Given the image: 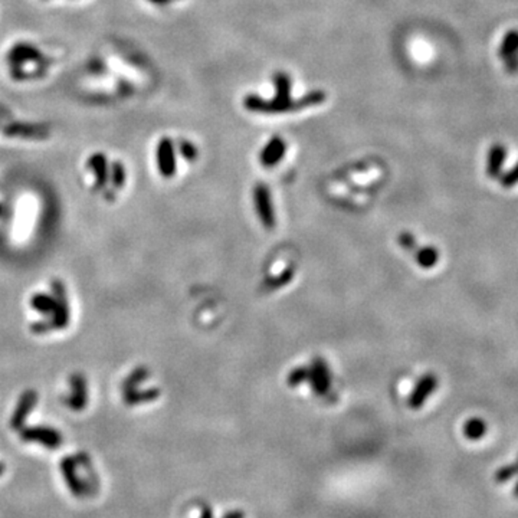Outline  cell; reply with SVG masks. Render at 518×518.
Listing matches in <instances>:
<instances>
[{
  "label": "cell",
  "mask_w": 518,
  "mask_h": 518,
  "mask_svg": "<svg viewBox=\"0 0 518 518\" xmlns=\"http://www.w3.org/2000/svg\"><path fill=\"white\" fill-rule=\"evenodd\" d=\"M274 86L275 96L272 98H263L255 94H249L243 98V107L249 113L256 114H285L306 110L310 107L321 105L327 100L326 91L316 90L310 91L304 97L294 100L292 93V81L287 72H277L274 75Z\"/></svg>",
  "instance_id": "obj_1"
},
{
  "label": "cell",
  "mask_w": 518,
  "mask_h": 518,
  "mask_svg": "<svg viewBox=\"0 0 518 518\" xmlns=\"http://www.w3.org/2000/svg\"><path fill=\"white\" fill-rule=\"evenodd\" d=\"M91 461L86 454H78L75 456H67L61 462V469L71 493L78 497H91L98 481L96 478L94 469H91Z\"/></svg>",
  "instance_id": "obj_2"
},
{
  "label": "cell",
  "mask_w": 518,
  "mask_h": 518,
  "mask_svg": "<svg viewBox=\"0 0 518 518\" xmlns=\"http://www.w3.org/2000/svg\"><path fill=\"white\" fill-rule=\"evenodd\" d=\"M252 202L259 222L265 229L272 231L277 226V213L272 202V193L267 183L258 182L253 186Z\"/></svg>",
  "instance_id": "obj_3"
},
{
  "label": "cell",
  "mask_w": 518,
  "mask_h": 518,
  "mask_svg": "<svg viewBox=\"0 0 518 518\" xmlns=\"http://www.w3.org/2000/svg\"><path fill=\"white\" fill-rule=\"evenodd\" d=\"M311 391L318 398H326L331 393L333 374L326 359L317 356L307 364V381Z\"/></svg>",
  "instance_id": "obj_4"
},
{
  "label": "cell",
  "mask_w": 518,
  "mask_h": 518,
  "mask_svg": "<svg viewBox=\"0 0 518 518\" xmlns=\"http://www.w3.org/2000/svg\"><path fill=\"white\" fill-rule=\"evenodd\" d=\"M2 134L8 139L21 140H45L50 136V128L43 124L12 121L2 125Z\"/></svg>",
  "instance_id": "obj_5"
},
{
  "label": "cell",
  "mask_w": 518,
  "mask_h": 518,
  "mask_svg": "<svg viewBox=\"0 0 518 518\" xmlns=\"http://www.w3.org/2000/svg\"><path fill=\"white\" fill-rule=\"evenodd\" d=\"M156 164L160 176L164 179L175 178L178 170L176 147L170 137H161L156 147Z\"/></svg>",
  "instance_id": "obj_6"
},
{
  "label": "cell",
  "mask_w": 518,
  "mask_h": 518,
  "mask_svg": "<svg viewBox=\"0 0 518 518\" xmlns=\"http://www.w3.org/2000/svg\"><path fill=\"white\" fill-rule=\"evenodd\" d=\"M439 386V379L434 373H425L419 377L408 398V406L413 410H419L425 406L427 399L434 395Z\"/></svg>",
  "instance_id": "obj_7"
},
{
  "label": "cell",
  "mask_w": 518,
  "mask_h": 518,
  "mask_svg": "<svg viewBox=\"0 0 518 518\" xmlns=\"http://www.w3.org/2000/svg\"><path fill=\"white\" fill-rule=\"evenodd\" d=\"M498 57L507 74H518V29H510L504 33L500 43Z\"/></svg>",
  "instance_id": "obj_8"
},
{
  "label": "cell",
  "mask_w": 518,
  "mask_h": 518,
  "mask_svg": "<svg viewBox=\"0 0 518 518\" xmlns=\"http://www.w3.org/2000/svg\"><path fill=\"white\" fill-rule=\"evenodd\" d=\"M21 439L25 442H36L50 449H55L62 444L61 432L51 426H33L22 427Z\"/></svg>",
  "instance_id": "obj_9"
},
{
  "label": "cell",
  "mask_w": 518,
  "mask_h": 518,
  "mask_svg": "<svg viewBox=\"0 0 518 518\" xmlns=\"http://www.w3.org/2000/svg\"><path fill=\"white\" fill-rule=\"evenodd\" d=\"M43 58L45 57H43L40 50L36 48L35 45H32V43H29V42L15 43L6 55V61L11 67V69L12 68L18 69L29 62H40V61H43Z\"/></svg>",
  "instance_id": "obj_10"
},
{
  "label": "cell",
  "mask_w": 518,
  "mask_h": 518,
  "mask_svg": "<svg viewBox=\"0 0 518 518\" xmlns=\"http://www.w3.org/2000/svg\"><path fill=\"white\" fill-rule=\"evenodd\" d=\"M69 386L71 392L64 399V403L75 412L82 410L86 406V403H88V387H86L85 377L79 373L72 374L69 377Z\"/></svg>",
  "instance_id": "obj_11"
},
{
  "label": "cell",
  "mask_w": 518,
  "mask_h": 518,
  "mask_svg": "<svg viewBox=\"0 0 518 518\" xmlns=\"http://www.w3.org/2000/svg\"><path fill=\"white\" fill-rule=\"evenodd\" d=\"M287 154V142L281 136H274L270 142L263 147L259 153V163L263 167L271 168L281 163V160Z\"/></svg>",
  "instance_id": "obj_12"
},
{
  "label": "cell",
  "mask_w": 518,
  "mask_h": 518,
  "mask_svg": "<svg viewBox=\"0 0 518 518\" xmlns=\"http://www.w3.org/2000/svg\"><path fill=\"white\" fill-rule=\"evenodd\" d=\"M36 402H38V393L35 391H26L21 396V399L18 402V406L13 412V416L11 419V427L21 430L23 427L29 413L35 409Z\"/></svg>",
  "instance_id": "obj_13"
},
{
  "label": "cell",
  "mask_w": 518,
  "mask_h": 518,
  "mask_svg": "<svg viewBox=\"0 0 518 518\" xmlns=\"http://www.w3.org/2000/svg\"><path fill=\"white\" fill-rule=\"evenodd\" d=\"M507 147L501 143H495L490 147L487 156V176L490 179H500L502 175V167L507 159Z\"/></svg>",
  "instance_id": "obj_14"
},
{
  "label": "cell",
  "mask_w": 518,
  "mask_h": 518,
  "mask_svg": "<svg viewBox=\"0 0 518 518\" xmlns=\"http://www.w3.org/2000/svg\"><path fill=\"white\" fill-rule=\"evenodd\" d=\"M86 167L94 173L96 189L97 190L104 189L110 180V167H108L105 154H103V153L91 154L88 161H86Z\"/></svg>",
  "instance_id": "obj_15"
},
{
  "label": "cell",
  "mask_w": 518,
  "mask_h": 518,
  "mask_svg": "<svg viewBox=\"0 0 518 518\" xmlns=\"http://www.w3.org/2000/svg\"><path fill=\"white\" fill-rule=\"evenodd\" d=\"M416 264L422 268V270H432L438 263H439V251L435 246H422V248H416L412 252Z\"/></svg>",
  "instance_id": "obj_16"
},
{
  "label": "cell",
  "mask_w": 518,
  "mask_h": 518,
  "mask_svg": "<svg viewBox=\"0 0 518 518\" xmlns=\"http://www.w3.org/2000/svg\"><path fill=\"white\" fill-rule=\"evenodd\" d=\"M487 422L480 418H471L464 425V435L469 441H480L487 434Z\"/></svg>",
  "instance_id": "obj_17"
},
{
  "label": "cell",
  "mask_w": 518,
  "mask_h": 518,
  "mask_svg": "<svg viewBox=\"0 0 518 518\" xmlns=\"http://www.w3.org/2000/svg\"><path fill=\"white\" fill-rule=\"evenodd\" d=\"M150 376V370L144 366H140V367H136L132 373L128 374V377L124 380L122 386H121V391H122V395L128 393V392H133L136 391V388L140 387V384L143 381L147 380V377Z\"/></svg>",
  "instance_id": "obj_18"
},
{
  "label": "cell",
  "mask_w": 518,
  "mask_h": 518,
  "mask_svg": "<svg viewBox=\"0 0 518 518\" xmlns=\"http://www.w3.org/2000/svg\"><path fill=\"white\" fill-rule=\"evenodd\" d=\"M160 396V392L157 387L150 388V391H140V388H136L133 392H128L125 395H122V399L127 405L134 406V405H142V403H147V402H153Z\"/></svg>",
  "instance_id": "obj_19"
},
{
  "label": "cell",
  "mask_w": 518,
  "mask_h": 518,
  "mask_svg": "<svg viewBox=\"0 0 518 518\" xmlns=\"http://www.w3.org/2000/svg\"><path fill=\"white\" fill-rule=\"evenodd\" d=\"M127 179L125 175V167L120 160H115L113 163V166L110 167V180H111V186L114 190H118L124 186Z\"/></svg>",
  "instance_id": "obj_20"
},
{
  "label": "cell",
  "mask_w": 518,
  "mask_h": 518,
  "mask_svg": "<svg viewBox=\"0 0 518 518\" xmlns=\"http://www.w3.org/2000/svg\"><path fill=\"white\" fill-rule=\"evenodd\" d=\"M307 381V366L294 367L287 376V384L289 387H298Z\"/></svg>",
  "instance_id": "obj_21"
},
{
  "label": "cell",
  "mask_w": 518,
  "mask_h": 518,
  "mask_svg": "<svg viewBox=\"0 0 518 518\" xmlns=\"http://www.w3.org/2000/svg\"><path fill=\"white\" fill-rule=\"evenodd\" d=\"M501 186L505 189H512L518 185V161L505 173H502L501 178Z\"/></svg>",
  "instance_id": "obj_22"
},
{
  "label": "cell",
  "mask_w": 518,
  "mask_h": 518,
  "mask_svg": "<svg viewBox=\"0 0 518 518\" xmlns=\"http://www.w3.org/2000/svg\"><path fill=\"white\" fill-rule=\"evenodd\" d=\"M398 245L402 249H405V251H408V252L412 253L418 248V239H416V236L412 232L403 231L398 236Z\"/></svg>",
  "instance_id": "obj_23"
},
{
  "label": "cell",
  "mask_w": 518,
  "mask_h": 518,
  "mask_svg": "<svg viewBox=\"0 0 518 518\" xmlns=\"http://www.w3.org/2000/svg\"><path fill=\"white\" fill-rule=\"evenodd\" d=\"M179 151L190 163L197 159V147L192 142H189V140L179 142Z\"/></svg>",
  "instance_id": "obj_24"
},
{
  "label": "cell",
  "mask_w": 518,
  "mask_h": 518,
  "mask_svg": "<svg viewBox=\"0 0 518 518\" xmlns=\"http://www.w3.org/2000/svg\"><path fill=\"white\" fill-rule=\"evenodd\" d=\"M147 2H150L153 5H157V6H166V5H170L173 2H178V0H147Z\"/></svg>",
  "instance_id": "obj_25"
},
{
  "label": "cell",
  "mask_w": 518,
  "mask_h": 518,
  "mask_svg": "<svg viewBox=\"0 0 518 518\" xmlns=\"http://www.w3.org/2000/svg\"><path fill=\"white\" fill-rule=\"evenodd\" d=\"M514 495L518 498V483L515 484V488H514Z\"/></svg>",
  "instance_id": "obj_26"
},
{
  "label": "cell",
  "mask_w": 518,
  "mask_h": 518,
  "mask_svg": "<svg viewBox=\"0 0 518 518\" xmlns=\"http://www.w3.org/2000/svg\"><path fill=\"white\" fill-rule=\"evenodd\" d=\"M4 471H5V465L2 462H0V475L4 473Z\"/></svg>",
  "instance_id": "obj_27"
},
{
  "label": "cell",
  "mask_w": 518,
  "mask_h": 518,
  "mask_svg": "<svg viewBox=\"0 0 518 518\" xmlns=\"http://www.w3.org/2000/svg\"><path fill=\"white\" fill-rule=\"evenodd\" d=\"M4 212H5V209H4V206H2V205H0V216L4 214Z\"/></svg>",
  "instance_id": "obj_28"
}]
</instances>
